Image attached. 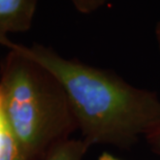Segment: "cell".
<instances>
[{
    "label": "cell",
    "mask_w": 160,
    "mask_h": 160,
    "mask_svg": "<svg viewBox=\"0 0 160 160\" xmlns=\"http://www.w3.org/2000/svg\"><path fill=\"white\" fill-rule=\"evenodd\" d=\"M31 57L60 82L69 99L82 139L88 145L130 149L160 122V99L129 84L115 71L59 55L52 48L5 38L0 42Z\"/></svg>",
    "instance_id": "1"
},
{
    "label": "cell",
    "mask_w": 160,
    "mask_h": 160,
    "mask_svg": "<svg viewBox=\"0 0 160 160\" xmlns=\"http://www.w3.org/2000/svg\"><path fill=\"white\" fill-rule=\"evenodd\" d=\"M0 94L26 160H42L79 129L67 94L43 65L17 49L0 61Z\"/></svg>",
    "instance_id": "2"
},
{
    "label": "cell",
    "mask_w": 160,
    "mask_h": 160,
    "mask_svg": "<svg viewBox=\"0 0 160 160\" xmlns=\"http://www.w3.org/2000/svg\"><path fill=\"white\" fill-rule=\"evenodd\" d=\"M38 0H0V42L8 33L31 28Z\"/></svg>",
    "instance_id": "3"
},
{
    "label": "cell",
    "mask_w": 160,
    "mask_h": 160,
    "mask_svg": "<svg viewBox=\"0 0 160 160\" xmlns=\"http://www.w3.org/2000/svg\"><path fill=\"white\" fill-rule=\"evenodd\" d=\"M0 160H26L18 141L9 128L0 94Z\"/></svg>",
    "instance_id": "4"
},
{
    "label": "cell",
    "mask_w": 160,
    "mask_h": 160,
    "mask_svg": "<svg viewBox=\"0 0 160 160\" xmlns=\"http://www.w3.org/2000/svg\"><path fill=\"white\" fill-rule=\"evenodd\" d=\"M89 148L82 138H69L51 150L42 160H83Z\"/></svg>",
    "instance_id": "5"
},
{
    "label": "cell",
    "mask_w": 160,
    "mask_h": 160,
    "mask_svg": "<svg viewBox=\"0 0 160 160\" xmlns=\"http://www.w3.org/2000/svg\"><path fill=\"white\" fill-rule=\"evenodd\" d=\"M69 1L77 9V12L83 15H89L103 8L108 0H69Z\"/></svg>",
    "instance_id": "6"
},
{
    "label": "cell",
    "mask_w": 160,
    "mask_h": 160,
    "mask_svg": "<svg viewBox=\"0 0 160 160\" xmlns=\"http://www.w3.org/2000/svg\"><path fill=\"white\" fill-rule=\"evenodd\" d=\"M145 139L152 151L160 156V122L146 135Z\"/></svg>",
    "instance_id": "7"
},
{
    "label": "cell",
    "mask_w": 160,
    "mask_h": 160,
    "mask_svg": "<svg viewBox=\"0 0 160 160\" xmlns=\"http://www.w3.org/2000/svg\"><path fill=\"white\" fill-rule=\"evenodd\" d=\"M98 160H121V159L110 154V153H102V154L98 157Z\"/></svg>",
    "instance_id": "8"
},
{
    "label": "cell",
    "mask_w": 160,
    "mask_h": 160,
    "mask_svg": "<svg viewBox=\"0 0 160 160\" xmlns=\"http://www.w3.org/2000/svg\"><path fill=\"white\" fill-rule=\"evenodd\" d=\"M156 39H157V43H158V48H159V51H160V20L156 26Z\"/></svg>",
    "instance_id": "9"
}]
</instances>
